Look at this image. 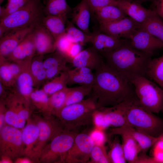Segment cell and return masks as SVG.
<instances>
[{"label":"cell","mask_w":163,"mask_h":163,"mask_svg":"<svg viewBox=\"0 0 163 163\" xmlns=\"http://www.w3.org/2000/svg\"><path fill=\"white\" fill-rule=\"evenodd\" d=\"M123 130L130 134L139 144L141 153L146 154L149 149L158 139L155 137L140 131L129 125L120 127Z\"/></svg>","instance_id":"26"},{"label":"cell","mask_w":163,"mask_h":163,"mask_svg":"<svg viewBox=\"0 0 163 163\" xmlns=\"http://www.w3.org/2000/svg\"><path fill=\"white\" fill-rule=\"evenodd\" d=\"M152 2L151 9L163 18V0H153Z\"/></svg>","instance_id":"49"},{"label":"cell","mask_w":163,"mask_h":163,"mask_svg":"<svg viewBox=\"0 0 163 163\" xmlns=\"http://www.w3.org/2000/svg\"><path fill=\"white\" fill-rule=\"evenodd\" d=\"M82 46L78 43H72L66 55L67 60L71 62L72 59L82 50Z\"/></svg>","instance_id":"48"},{"label":"cell","mask_w":163,"mask_h":163,"mask_svg":"<svg viewBox=\"0 0 163 163\" xmlns=\"http://www.w3.org/2000/svg\"><path fill=\"white\" fill-rule=\"evenodd\" d=\"M92 86L81 85L70 88L65 106L79 102L91 94Z\"/></svg>","instance_id":"34"},{"label":"cell","mask_w":163,"mask_h":163,"mask_svg":"<svg viewBox=\"0 0 163 163\" xmlns=\"http://www.w3.org/2000/svg\"><path fill=\"white\" fill-rule=\"evenodd\" d=\"M125 40L119 39L104 33H91L90 42L101 54L112 51L120 46Z\"/></svg>","instance_id":"19"},{"label":"cell","mask_w":163,"mask_h":163,"mask_svg":"<svg viewBox=\"0 0 163 163\" xmlns=\"http://www.w3.org/2000/svg\"><path fill=\"white\" fill-rule=\"evenodd\" d=\"M127 121L130 126L155 137L163 133V120L145 109L136 95L122 102Z\"/></svg>","instance_id":"3"},{"label":"cell","mask_w":163,"mask_h":163,"mask_svg":"<svg viewBox=\"0 0 163 163\" xmlns=\"http://www.w3.org/2000/svg\"><path fill=\"white\" fill-rule=\"evenodd\" d=\"M33 31L35 37L36 55H44L54 52L56 50L55 40L42 23L35 27Z\"/></svg>","instance_id":"18"},{"label":"cell","mask_w":163,"mask_h":163,"mask_svg":"<svg viewBox=\"0 0 163 163\" xmlns=\"http://www.w3.org/2000/svg\"><path fill=\"white\" fill-rule=\"evenodd\" d=\"M99 24L112 22L126 16L115 5H109L100 8L93 12Z\"/></svg>","instance_id":"25"},{"label":"cell","mask_w":163,"mask_h":163,"mask_svg":"<svg viewBox=\"0 0 163 163\" xmlns=\"http://www.w3.org/2000/svg\"><path fill=\"white\" fill-rule=\"evenodd\" d=\"M49 97L42 89H34L31 93L30 99L37 108L43 112L51 114L49 104Z\"/></svg>","instance_id":"35"},{"label":"cell","mask_w":163,"mask_h":163,"mask_svg":"<svg viewBox=\"0 0 163 163\" xmlns=\"http://www.w3.org/2000/svg\"></svg>","instance_id":"57"},{"label":"cell","mask_w":163,"mask_h":163,"mask_svg":"<svg viewBox=\"0 0 163 163\" xmlns=\"http://www.w3.org/2000/svg\"><path fill=\"white\" fill-rule=\"evenodd\" d=\"M44 6L41 0H28L14 13L0 20V38L7 31L42 23L45 16Z\"/></svg>","instance_id":"4"},{"label":"cell","mask_w":163,"mask_h":163,"mask_svg":"<svg viewBox=\"0 0 163 163\" xmlns=\"http://www.w3.org/2000/svg\"><path fill=\"white\" fill-rule=\"evenodd\" d=\"M67 15H47L43 17L42 23L55 40L66 31Z\"/></svg>","instance_id":"24"},{"label":"cell","mask_w":163,"mask_h":163,"mask_svg":"<svg viewBox=\"0 0 163 163\" xmlns=\"http://www.w3.org/2000/svg\"><path fill=\"white\" fill-rule=\"evenodd\" d=\"M91 97L97 109L118 105L135 95L131 83L104 63L95 70Z\"/></svg>","instance_id":"1"},{"label":"cell","mask_w":163,"mask_h":163,"mask_svg":"<svg viewBox=\"0 0 163 163\" xmlns=\"http://www.w3.org/2000/svg\"><path fill=\"white\" fill-rule=\"evenodd\" d=\"M69 90L70 88L66 87L50 95L49 104L52 114L56 115L64 106Z\"/></svg>","instance_id":"33"},{"label":"cell","mask_w":163,"mask_h":163,"mask_svg":"<svg viewBox=\"0 0 163 163\" xmlns=\"http://www.w3.org/2000/svg\"><path fill=\"white\" fill-rule=\"evenodd\" d=\"M116 5L127 16L141 24L145 22L155 12L147 9L141 4L129 0H116Z\"/></svg>","instance_id":"14"},{"label":"cell","mask_w":163,"mask_h":163,"mask_svg":"<svg viewBox=\"0 0 163 163\" xmlns=\"http://www.w3.org/2000/svg\"><path fill=\"white\" fill-rule=\"evenodd\" d=\"M131 1H133L138 3H139L140 4H142L143 3L147 2H152L153 0H129Z\"/></svg>","instance_id":"54"},{"label":"cell","mask_w":163,"mask_h":163,"mask_svg":"<svg viewBox=\"0 0 163 163\" xmlns=\"http://www.w3.org/2000/svg\"><path fill=\"white\" fill-rule=\"evenodd\" d=\"M34 27L14 29L7 32L0 38V56H8L33 30Z\"/></svg>","instance_id":"12"},{"label":"cell","mask_w":163,"mask_h":163,"mask_svg":"<svg viewBox=\"0 0 163 163\" xmlns=\"http://www.w3.org/2000/svg\"><path fill=\"white\" fill-rule=\"evenodd\" d=\"M32 59L25 60L22 70L16 79L19 94L28 100H29L35 86L30 70V64Z\"/></svg>","instance_id":"20"},{"label":"cell","mask_w":163,"mask_h":163,"mask_svg":"<svg viewBox=\"0 0 163 163\" xmlns=\"http://www.w3.org/2000/svg\"><path fill=\"white\" fill-rule=\"evenodd\" d=\"M94 145L89 133H78L68 152L66 163H88Z\"/></svg>","instance_id":"10"},{"label":"cell","mask_w":163,"mask_h":163,"mask_svg":"<svg viewBox=\"0 0 163 163\" xmlns=\"http://www.w3.org/2000/svg\"><path fill=\"white\" fill-rule=\"evenodd\" d=\"M66 25L65 33L72 43H77L84 46L90 42L91 34H86L79 28H76L71 21L68 19Z\"/></svg>","instance_id":"31"},{"label":"cell","mask_w":163,"mask_h":163,"mask_svg":"<svg viewBox=\"0 0 163 163\" xmlns=\"http://www.w3.org/2000/svg\"><path fill=\"white\" fill-rule=\"evenodd\" d=\"M92 123L94 127L104 130L110 127L106 120L103 112L99 108L93 114Z\"/></svg>","instance_id":"44"},{"label":"cell","mask_w":163,"mask_h":163,"mask_svg":"<svg viewBox=\"0 0 163 163\" xmlns=\"http://www.w3.org/2000/svg\"><path fill=\"white\" fill-rule=\"evenodd\" d=\"M36 51L35 37L33 29L5 58L10 61H23L33 59Z\"/></svg>","instance_id":"16"},{"label":"cell","mask_w":163,"mask_h":163,"mask_svg":"<svg viewBox=\"0 0 163 163\" xmlns=\"http://www.w3.org/2000/svg\"><path fill=\"white\" fill-rule=\"evenodd\" d=\"M44 57L43 55H36L31 60L30 70L34 81L37 75L45 69L43 62Z\"/></svg>","instance_id":"42"},{"label":"cell","mask_w":163,"mask_h":163,"mask_svg":"<svg viewBox=\"0 0 163 163\" xmlns=\"http://www.w3.org/2000/svg\"><path fill=\"white\" fill-rule=\"evenodd\" d=\"M158 138L159 139L163 140V133L158 137Z\"/></svg>","instance_id":"55"},{"label":"cell","mask_w":163,"mask_h":163,"mask_svg":"<svg viewBox=\"0 0 163 163\" xmlns=\"http://www.w3.org/2000/svg\"><path fill=\"white\" fill-rule=\"evenodd\" d=\"M101 54L105 58L106 65L130 82L137 77H147L152 55L133 48L129 40L114 50Z\"/></svg>","instance_id":"2"},{"label":"cell","mask_w":163,"mask_h":163,"mask_svg":"<svg viewBox=\"0 0 163 163\" xmlns=\"http://www.w3.org/2000/svg\"><path fill=\"white\" fill-rule=\"evenodd\" d=\"M5 0H0V4H1L2 2Z\"/></svg>","instance_id":"56"},{"label":"cell","mask_w":163,"mask_h":163,"mask_svg":"<svg viewBox=\"0 0 163 163\" xmlns=\"http://www.w3.org/2000/svg\"><path fill=\"white\" fill-rule=\"evenodd\" d=\"M120 135L122 138V145L125 158L130 163H136L141 149L138 143L131 136L121 127L113 128L109 129L108 136Z\"/></svg>","instance_id":"15"},{"label":"cell","mask_w":163,"mask_h":163,"mask_svg":"<svg viewBox=\"0 0 163 163\" xmlns=\"http://www.w3.org/2000/svg\"><path fill=\"white\" fill-rule=\"evenodd\" d=\"M129 40L133 48L151 55L155 50L163 48V42L141 28Z\"/></svg>","instance_id":"13"},{"label":"cell","mask_w":163,"mask_h":163,"mask_svg":"<svg viewBox=\"0 0 163 163\" xmlns=\"http://www.w3.org/2000/svg\"><path fill=\"white\" fill-rule=\"evenodd\" d=\"M139 155L136 163H156L153 157H149L146 154L141 153Z\"/></svg>","instance_id":"50"},{"label":"cell","mask_w":163,"mask_h":163,"mask_svg":"<svg viewBox=\"0 0 163 163\" xmlns=\"http://www.w3.org/2000/svg\"><path fill=\"white\" fill-rule=\"evenodd\" d=\"M92 70L85 67L68 69L67 85L78 84L81 85L92 86L95 81V75Z\"/></svg>","instance_id":"22"},{"label":"cell","mask_w":163,"mask_h":163,"mask_svg":"<svg viewBox=\"0 0 163 163\" xmlns=\"http://www.w3.org/2000/svg\"><path fill=\"white\" fill-rule=\"evenodd\" d=\"M0 129L5 125V117L6 108L2 103H0Z\"/></svg>","instance_id":"51"},{"label":"cell","mask_w":163,"mask_h":163,"mask_svg":"<svg viewBox=\"0 0 163 163\" xmlns=\"http://www.w3.org/2000/svg\"><path fill=\"white\" fill-rule=\"evenodd\" d=\"M109 145L110 150L107 154L110 163H126L122 143L119 139L115 138L110 142Z\"/></svg>","instance_id":"36"},{"label":"cell","mask_w":163,"mask_h":163,"mask_svg":"<svg viewBox=\"0 0 163 163\" xmlns=\"http://www.w3.org/2000/svg\"><path fill=\"white\" fill-rule=\"evenodd\" d=\"M110 163L104 145H94L91 150L88 163Z\"/></svg>","instance_id":"38"},{"label":"cell","mask_w":163,"mask_h":163,"mask_svg":"<svg viewBox=\"0 0 163 163\" xmlns=\"http://www.w3.org/2000/svg\"><path fill=\"white\" fill-rule=\"evenodd\" d=\"M38 126L34 122L29 120L22 131L23 141L25 145V155L27 157L29 155L35 144L39 134Z\"/></svg>","instance_id":"27"},{"label":"cell","mask_w":163,"mask_h":163,"mask_svg":"<svg viewBox=\"0 0 163 163\" xmlns=\"http://www.w3.org/2000/svg\"><path fill=\"white\" fill-rule=\"evenodd\" d=\"M97 109L95 102L90 97L64 106L56 115L66 129L77 131L80 127L92 123L93 114Z\"/></svg>","instance_id":"5"},{"label":"cell","mask_w":163,"mask_h":163,"mask_svg":"<svg viewBox=\"0 0 163 163\" xmlns=\"http://www.w3.org/2000/svg\"><path fill=\"white\" fill-rule=\"evenodd\" d=\"M71 62L75 68L85 67L95 70L104 63L101 54L93 46L82 50Z\"/></svg>","instance_id":"17"},{"label":"cell","mask_w":163,"mask_h":163,"mask_svg":"<svg viewBox=\"0 0 163 163\" xmlns=\"http://www.w3.org/2000/svg\"><path fill=\"white\" fill-rule=\"evenodd\" d=\"M131 82L140 105L145 110L158 113L163 109V88L144 76L133 79Z\"/></svg>","instance_id":"6"},{"label":"cell","mask_w":163,"mask_h":163,"mask_svg":"<svg viewBox=\"0 0 163 163\" xmlns=\"http://www.w3.org/2000/svg\"><path fill=\"white\" fill-rule=\"evenodd\" d=\"M28 0H8L5 6L0 7V19L14 13L22 7Z\"/></svg>","instance_id":"39"},{"label":"cell","mask_w":163,"mask_h":163,"mask_svg":"<svg viewBox=\"0 0 163 163\" xmlns=\"http://www.w3.org/2000/svg\"><path fill=\"white\" fill-rule=\"evenodd\" d=\"M71 21L78 28L88 35L91 33L89 30L91 13L92 12L89 5L86 0H82L72 9Z\"/></svg>","instance_id":"21"},{"label":"cell","mask_w":163,"mask_h":163,"mask_svg":"<svg viewBox=\"0 0 163 163\" xmlns=\"http://www.w3.org/2000/svg\"><path fill=\"white\" fill-rule=\"evenodd\" d=\"M34 161L29 158H22L21 157L18 158L15 160V163H32Z\"/></svg>","instance_id":"52"},{"label":"cell","mask_w":163,"mask_h":163,"mask_svg":"<svg viewBox=\"0 0 163 163\" xmlns=\"http://www.w3.org/2000/svg\"><path fill=\"white\" fill-rule=\"evenodd\" d=\"M147 76L163 88V54L159 57L152 59L149 66Z\"/></svg>","instance_id":"30"},{"label":"cell","mask_w":163,"mask_h":163,"mask_svg":"<svg viewBox=\"0 0 163 163\" xmlns=\"http://www.w3.org/2000/svg\"><path fill=\"white\" fill-rule=\"evenodd\" d=\"M92 12L102 7L109 5H115L116 0H86Z\"/></svg>","instance_id":"46"},{"label":"cell","mask_w":163,"mask_h":163,"mask_svg":"<svg viewBox=\"0 0 163 163\" xmlns=\"http://www.w3.org/2000/svg\"><path fill=\"white\" fill-rule=\"evenodd\" d=\"M1 155L0 163H11L13 162L12 160L9 157L3 155Z\"/></svg>","instance_id":"53"},{"label":"cell","mask_w":163,"mask_h":163,"mask_svg":"<svg viewBox=\"0 0 163 163\" xmlns=\"http://www.w3.org/2000/svg\"><path fill=\"white\" fill-rule=\"evenodd\" d=\"M25 145L23 141L22 131L11 125H5L0 129V152L12 160L25 155Z\"/></svg>","instance_id":"9"},{"label":"cell","mask_w":163,"mask_h":163,"mask_svg":"<svg viewBox=\"0 0 163 163\" xmlns=\"http://www.w3.org/2000/svg\"><path fill=\"white\" fill-rule=\"evenodd\" d=\"M71 10L66 0H46L44 8L45 15H67Z\"/></svg>","instance_id":"29"},{"label":"cell","mask_w":163,"mask_h":163,"mask_svg":"<svg viewBox=\"0 0 163 163\" xmlns=\"http://www.w3.org/2000/svg\"><path fill=\"white\" fill-rule=\"evenodd\" d=\"M0 78L4 86H10L16 83V80L8 65V61L4 57L0 56Z\"/></svg>","instance_id":"37"},{"label":"cell","mask_w":163,"mask_h":163,"mask_svg":"<svg viewBox=\"0 0 163 163\" xmlns=\"http://www.w3.org/2000/svg\"><path fill=\"white\" fill-rule=\"evenodd\" d=\"M99 24L102 32L119 39L127 40L141 27V24L127 16L112 22Z\"/></svg>","instance_id":"11"},{"label":"cell","mask_w":163,"mask_h":163,"mask_svg":"<svg viewBox=\"0 0 163 163\" xmlns=\"http://www.w3.org/2000/svg\"><path fill=\"white\" fill-rule=\"evenodd\" d=\"M98 108L103 112L106 120L110 126L115 128L129 125L126 119L122 103L111 107Z\"/></svg>","instance_id":"23"},{"label":"cell","mask_w":163,"mask_h":163,"mask_svg":"<svg viewBox=\"0 0 163 163\" xmlns=\"http://www.w3.org/2000/svg\"><path fill=\"white\" fill-rule=\"evenodd\" d=\"M34 122L38 127L39 134L37 141L28 157L34 161L39 162L43 149L52 139L65 129L59 120L52 117L47 119L36 117Z\"/></svg>","instance_id":"8"},{"label":"cell","mask_w":163,"mask_h":163,"mask_svg":"<svg viewBox=\"0 0 163 163\" xmlns=\"http://www.w3.org/2000/svg\"><path fill=\"white\" fill-rule=\"evenodd\" d=\"M89 134L94 145H104L108 140L104 130L95 127Z\"/></svg>","instance_id":"43"},{"label":"cell","mask_w":163,"mask_h":163,"mask_svg":"<svg viewBox=\"0 0 163 163\" xmlns=\"http://www.w3.org/2000/svg\"><path fill=\"white\" fill-rule=\"evenodd\" d=\"M68 70L62 72L59 75L45 84L42 89L47 94L50 95L66 87L68 76Z\"/></svg>","instance_id":"32"},{"label":"cell","mask_w":163,"mask_h":163,"mask_svg":"<svg viewBox=\"0 0 163 163\" xmlns=\"http://www.w3.org/2000/svg\"><path fill=\"white\" fill-rule=\"evenodd\" d=\"M25 60L21 62L8 61L9 68L15 80L21 72Z\"/></svg>","instance_id":"47"},{"label":"cell","mask_w":163,"mask_h":163,"mask_svg":"<svg viewBox=\"0 0 163 163\" xmlns=\"http://www.w3.org/2000/svg\"><path fill=\"white\" fill-rule=\"evenodd\" d=\"M155 12L145 22L141 28L163 42V21Z\"/></svg>","instance_id":"28"},{"label":"cell","mask_w":163,"mask_h":163,"mask_svg":"<svg viewBox=\"0 0 163 163\" xmlns=\"http://www.w3.org/2000/svg\"><path fill=\"white\" fill-rule=\"evenodd\" d=\"M152 146V157L156 163H163V140L158 139Z\"/></svg>","instance_id":"45"},{"label":"cell","mask_w":163,"mask_h":163,"mask_svg":"<svg viewBox=\"0 0 163 163\" xmlns=\"http://www.w3.org/2000/svg\"><path fill=\"white\" fill-rule=\"evenodd\" d=\"M72 43L65 32L55 40L56 50L66 58L67 52Z\"/></svg>","instance_id":"41"},{"label":"cell","mask_w":163,"mask_h":163,"mask_svg":"<svg viewBox=\"0 0 163 163\" xmlns=\"http://www.w3.org/2000/svg\"><path fill=\"white\" fill-rule=\"evenodd\" d=\"M26 121L11 110L6 108L5 121L8 125L18 129H22L24 127Z\"/></svg>","instance_id":"40"},{"label":"cell","mask_w":163,"mask_h":163,"mask_svg":"<svg viewBox=\"0 0 163 163\" xmlns=\"http://www.w3.org/2000/svg\"><path fill=\"white\" fill-rule=\"evenodd\" d=\"M77 133V131L65 129L56 135L43 149L39 157V162L66 163L68 152Z\"/></svg>","instance_id":"7"}]
</instances>
